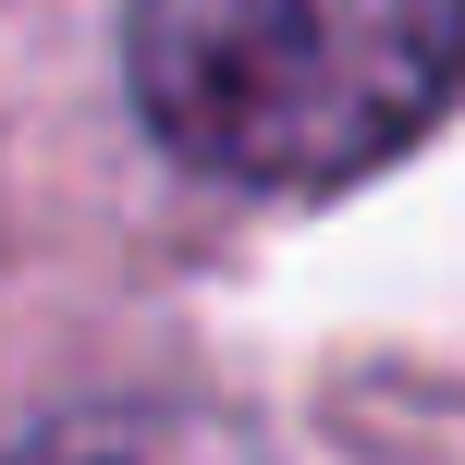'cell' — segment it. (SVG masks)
I'll use <instances>...</instances> for the list:
<instances>
[{"instance_id": "cell-1", "label": "cell", "mask_w": 465, "mask_h": 465, "mask_svg": "<svg viewBox=\"0 0 465 465\" xmlns=\"http://www.w3.org/2000/svg\"><path fill=\"white\" fill-rule=\"evenodd\" d=\"M147 135L209 184H355L465 86V0H135Z\"/></svg>"}, {"instance_id": "cell-2", "label": "cell", "mask_w": 465, "mask_h": 465, "mask_svg": "<svg viewBox=\"0 0 465 465\" xmlns=\"http://www.w3.org/2000/svg\"><path fill=\"white\" fill-rule=\"evenodd\" d=\"M0 465H232V441L196 429V417H160V404H98V417L25 429Z\"/></svg>"}]
</instances>
